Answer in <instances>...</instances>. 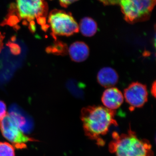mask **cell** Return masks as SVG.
<instances>
[{"label":"cell","mask_w":156,"mask_h":156,"mask_svg":"<svg viewBox=\"0 0 156 156\" xmlns=\"http://www.w3.org/2000/svg\"><path fill=\"white\" fill-rule=\"evenodd\" d=\"M0 156H15L14 146L8 142H0Z\"/></svg>","instance_id":"obj_13"},{"label":"cell","mask_w":156,"mask_h":156,"mask_svg":"<svg viewBox=\"0 0 156 156\" xmlns=\"http://www.w3.org/2000/svg\"><path fill=\"white\" fill-rule=\"evenodd\" d=\"M9 115L15 120L19 128L23 133L30 132L32 129V121L28 115L24 114L17 106L14 105L9 110Z\"/></svg>","instance_id":"obj_9"},{"label":"cell","mask_w":156,"mask_h":156,"mask_svg":"<svg viewBox=\"0 0 156 156\" xmlns=\"http://www.w3.org/2000/svg\"><path fill=\"white\" fill-rule=\"evenodd\" d=\"M4 38H5V37L0 32V52H1L3 48V45H4L3 41H4Z\"/></svg>","instance_id":"obj_17"},{"label":"cell","mask_w":156,"mask_h":156,"mask_svg":"<svg viewBox=\"0 0 156 156\" xmlns=\"http://www.w3.org/2000/svg\"><path fill=\"white\" fill-rule=\"evenodd\" d=\"M79 30L84 36H93L97 31V24L96 22L90 17H86L81 20L79 26Z\"/></svg>","instance_id":"obj_12"},{"label":"cell","mask_w":156,"mask_h":156,"mask_svg":"<svg viewBox=\"0 0 156 156\" xmlns=\"http://www.w3.org/2000/svg\"><path fill=\"white\" fill-rule=\"evenodd\" d=\"M11 53L14 55H18L20 53V49L19 46L14 44H10L9 45Z\"/></svg>","instance_id":"obj_15"},{"label":"cell","mask_w":156,"mask_h":156,"mask_svg":"<svg viewBox=\"0 0 156 156\" xmlns=\"http://www.w3.org/2000/svg\"><path fill=\"white\" fill-rule=\"evenodd\" d=\"M97 80L102 87L109 88L117 83L119 76L116 71L112 68L104 67L98 73Z\"/></svg>","instance_id":"obj_11"},{"label":"cell","mask_w":156,"mask_h":156,"mask_svg":"<svg viewBox=\"0 0 156 156\" xmlns=\"http://www.w3.org/2000/svg\"><path fill=\"white\" fill-rule=\"evenodd\" d=\"M48 6L46 0H16L11 4L9 12L1 25L14 27L21 20L32 32H35L36 23L46 31Z\"/></svg>","instance_id":"obj_1"},{"label":"cell","mask_w":156,"mask_h":156,"mask_svg":"<svg viewBox=\"0 0 156 156\" xmlns=\"http://www.w3.org/2000/svg\"><path fill=\"white\" fill-rule=\"evenodd\" d=\"M124 100V95L119 89L115 87L107 88L101 96L104 107L114 111L122 105Z\"/></svg>","instance_id":"obj_8"},{"label":"cell","mask_w":156,"mask_h":156,"mask_svg":"<svg viewBox=\"0 0 156 156\" xmlns=\"http://www.w3.org/2000/svg\"><path fill=\"white\" fill-rule=\"evenodd\" d=\"M81 120L85 134L95 140L98 145H104L101 136L108 132L112 125H117L115 119V112L103 106H90L83 108Z\"/></svg>","instance_id":"obj_2"},{"label":"cell","mask_w":156,"mask_h":156,"mask_svg":"<svg viewBox=\"0 0 156 156\" xmlns=\"http://www.w3.org/2000/svg\"><path fill=\"white\" fill-rule=\"evenodd\" d=\"M7 114V107L5 103L0 100V120L5 116Z\"/></svg>","instance_id":"obj_14"},{"label":"cell","mask_w":156,"mask_h":156,"mask_svg":"<svg viewBox=\"0 0 156 156\" xmlns=\"http://www.w3.org/2000/svg\"><path fill=\"white\" fill-rule=\"evenodd\" d=\"M48 21L54 38L57 36H70L79 31V25L72 14L62 10L51 11Z\"/></svg>","instance_id":"obj_5"},{"label":"cell","mask_w":156,"mask_h":156,"mask_svg":"<svg viewBox=\"0 0 156 156\" xmlns=\"http://www.w3.org/2000/svg\"><path fill=\"white\" fill-rule=\"evenodd\" d=\"M105 5H119L125 20L130 23L149 19L156 0H98Z\"/></svg>","instance_id":"obj_4"},{"label":"cell","mask_w":156,"mask_h":156,"mask_svg":"<svg viewBox=\"0 0 156 156\" xmlns=\"http://www.w3.org/2000/svg\"><path fill=\"white\" fill-rule=\"evenodd\" d=\"M124 98L132 108L143 106L147 101L148 92L145 85L139 83H132L125 90Z\"/></svg>","instance_id":"obj_7"},{"label":"cell","mask_w":156,"mask_h":156,"mask_svg":"<svg viewBox=\"0 0 156 156\" xmlns=\"http://www.w3.org/2000/svg\"><path fill=\"white\" fill-rule=\"evenodd\" d=\"M112 137L109 149L116 156H154L150 142L138 138L131 130L125 134L114 132Z\"/></svg>","instance_id":"obj_3"},{"label":"cell","mask_w":156,"mask_h":156,"mask_svg":"<svg viewBox=\"0 0 156 156\" xmlns=\"http://www.w3.org/2000/svg\"><path fill=\"white\" fill-rule=\"evenodd\" d=\"M68 52L73 61L81 62L85 61L89 57V49L87 44L84 42L77 41L70 45Z\"/></svg>","instance_id":"obj_10"},{"label":"cell","mask_w":156,"mask_h":156,"mask_svg":"<svg viewBox=\"0 0 156 156\" xmlns=\"http://www.w3.org/2000/svg\"><path fill=\"white\" fill-rule=\"evenodd\" d=\"M60 5L62 7L67 8L68 6H69L71 4L77 2L78 0H58Z\"/></svg>","instance_id":"obj_16"},{"label":"cell","mask_w":156,"mask_h":156,"mask_svg":"<svg viewBox=\"0 0 156 156\" xmlns=\"http://www.w3.org/2000/svg\"><path fill=\"white\" fill-rule=\"evenodd\" d=\"M0 128L3 136L16 148L27 147V142L37 141L27 136L21 131L15 120L9 114H6L0 120Z\"/></svg>","instance_id":"obj_6"}]
</instances>
